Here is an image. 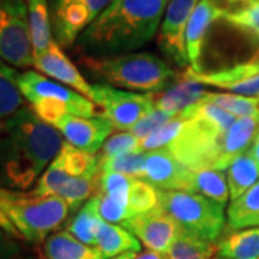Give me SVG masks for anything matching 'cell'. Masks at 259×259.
<instances>
[{"instance_id":"cell-43","label":"cell","mask_w":259,"mask_h":259,"mask_svg":"<svg viewBox=\"0 0 259 259\" xmlns=\"http://www.w3.org/2000/svg\"><path fill=\"white\" fill-rule=\"evenodd\" d=\"M0 231H3L5 233H8L10 235L12 238H20L19 236L18 231L15 229V226H13V223L10 222V219L8 218V214L6 212L3 210V207H2V204H0Z\"/></svg>"},{"instance_id":"cell-12","label":"cell","mask_w":259,"mask_h":259,"mask_svg":"<svg viewBox=\"0 0 259 259\" xmlns=\"http://www.w3.org/2000/svg\"><path fill=\"white\" fill-rule=\"evenodd\" d=\"M124 229L131 232L147 249L166 253L171 243L183 233L177 222L166 212L140 214L121 223Z\"/></svg>"},{"instance_id":"cell-34","label":"cell","mask_w":259,"mask_h":259,"mask_svg":"<svg viewBox=\"0 0 259 259\" xmlns=\"http://www.w3.org/2000/svg\"><path fill=\"white\" fill-rule=\"evenodd\" d=\"M144 166H146V153L134 151V153H128L120 157L100 163V173L112 171V173H120L124 176L134 177V179H143Z\"/></svg>"},{"instance_id":"cell-38","label":"cell","mask_w":259,"mask_h":259,"mask_svg":"<svg viewBox=\"0 0 259 259\" xmlns=\"http://www.w3.org/2000/svg\"><path fill=\"white\" fill-rule=\"evenodd\" d=\"M140 151V140L134 137L131 133H118L104 143V146L100 150L98 156V164L104 163L107 160L120 157L128 153Z\"/></svg>"},{"instance_id":"cell-10","label":"cell","mask_w":259,"mask_h":259,"mask_svg":"<svg viewBox=\"0 0 259 259\" xmlns=\"http://www.w3.org/2000/svg\"><path fill=\"white\" fill-rule=\"evenodd\" d=\"M93 91V101L104 110L102 115L111 121L114 128L130 131L154 108V98L151 94L122 91L105 83H95Z\"/></svg>"},{"instance_id":"cell-1","label":"cell","mask_w":259,"mask_h":259,"mask_svg":"<svg viewBox=\"0 0 259 259\" xmlns=\"http://www.w3.org/2000/svg\"><path fill=\"white\" fill-rule=\"evenodd\" d=\"M58 130L30 107L0 121V186L26 192L44 175L64 144Z\"/></svg>"},{"instance_id":"cell-40","label":"cell","mask_w":259,"mask_h":259,"mask_svg":"<svg viewBox=\"0 0 259 259\" xmlns=\"http://www.w3.org/2000/svg\"><path fill=\"white\" fill-rule=\"evenodd\" d=\"M95 199H97V209H98V214L101 216L102 221L110 223H118L125 222L127 219H131L128 207H125L124 204L120 203L118 200H115L111 196L100 193H95Z\"/></svg>"},{"instance_id":"cell-20","label":"cell","mask_w":259,"mask_h":259,"mask_svg":"<svg viewBox=\"0 0 259 259\" xmlns=\"http://www.w3.org/2000/svg\"><path fill=\"white\" fill-rule=\"evenodd\" d=\"M259 131V118L242 117L228 130L223 141V154L221 170H228L232 161L242 154L248 153Z\"/></svg>"},{"instance_id":"cell-2","label":"cell","mask_w":259,"mask_h":259,"mask_svg":"<svg viewBox=\"0 0 259 259\" xmlns=\"http://www.w3.org/2000/svg\"><path fill=\"white\" fill-rule=\"evenodd\" d=\"M170 0H112L78 39L87 56L136 52L157 35Z\"/></svg>"},{"instance_id":"cell-41","label":"cell","mask_w":259,"mask_h":259,"mask_svg":"<svg viewBox=\"0 0 259 259\" xmlns=\"http://www.w3.org/2000/svg\"><path fill=\"white\" fill-rule=\"evenodd\" d=\"M175 117V114L171 112H167L164 110H160L157 107H154L150 112H147L141 120L130 130V133L137 137V139L141 141L143 139H146L147 136H150L153 131H156L157 128H160L161 125H164L166 122L171 121Z\"/></svg>"},{"instance_id":"cell-35","label":"cell","mask_w":259,"mask_h":259,"mask_svg":"<svg viewBox=\"0 0 259 259\" xmlns=\"http://www.w3.org/2000/svg\"><path fill=\"white\" fill-rule=\"evenodd\" d=\"M185 118H182L180 115L175 117L171 121L166 122L164 125H161L160 128L153 131L150 136L140 141V151H154L160 148H166L168 144H171L177 136L180 134V131L185 127Z\"/></svg>"},{"instance_id":"cell-33","label":"cell","mask_w":259,"mask_h":259,"mask_svg":"<svg viewBox=\"0 0 259 259\" xmlns=\"http://www.w3.org/2000/svg\"><path fill=\"white\" fill-rule=\"evenodd\" d=\"M200 101L210 102L223 108L225 111L231 112L235 117H256L259 118V98L242 97L235 94H216L209 93Z\"/></svg>"},{"instance_id":"cell-11","label":"cell","mask_w":259,"mask_h":259,"mask_svg":"<svg viewBox=\"0 0 259 259\" xmlns=\"http://www.w3.org/2000/svg\"><path fill=\"white\" fill-rule=\"evenodd\" d=\"M199 2L200 0H170L158 28V48L180 68H187L189 65L186 30L190 16Z\"/></svg>"},{"instance_id":"cell-6","label":"cell","mask_w":259,"mask_h":259,"mask_svg":"<svg viewBox=\"0 0 259 259\" xmlns=\"http://www.w3.org/2000/svg\"><path fill=\"white\" fill-rule=\"evenodd\" d=\"M160 207L186 235L204 242H219L226 222L222 204L190 192L160 190Z\"/></svg>"},{"instance_id":"cell-28","label":"cell","mask_w":259,"mask_h":259,"mask_svg":"<svg viewBox=\"0 0 259 259\" xmlns=\"http://www.w3.org/2000/svg\"><path fill=\"white\" fill-rule=\"evenodd\" d=\"M19 72L0 58V121L23 107L25 98L18 87Z\"/></svg>"},{"instance_id":"cell-37","label":"cell","mask_w":259,"mask_h":259,"mask_svg":"<svg viewBox=\"0 0 259 259\" xmlns=\"http://www.w3.org/2000/svg\"><path fill=\"white\" fill-rule=\"evenodd\" d=\"M223 19L242 32L259 40V0H253L243 8L229 12L223 16Z\"/></svg>"},{"instance_id":"cell-19","label":"cell","mask_w":259,"mask_h":259,"mask_svg":"<svg viewBox=\"0 0 259 259\" xmlns=\"http://www.w3.org/2000/svg\"><path fill=\"white\" fill-rule=\"evenodd\" d=\"M95 248L102 259H111L125 252H141V242L121 225L100 221Z\"/></svg>"},{"instance_id":"cell-31","label":"cell","mask_w":259,"mask_h":259,"mask_svg":"<svg viewBox=\"0 0 259 259\" xmlns=\"http://www.w3.org/2000/svg\"><path fill=\"white\" fill-rule=\"evenodd\" d=\"M128 210L131 218L161 210L160 190L143 179H134L128 194Z\"/></svg>"},{"instance_id":"cell-13","label":"cell","mask_w":259,"mask_h":259,"mask_svg":"<svg viewBox=\"0 0 259 259\" xmlns=\"http://www.w3.org/2000/svg\"><path fill=\"white\" fill-rule=\"evenodd\" d=\"M185 75L202 85L222 88L242 97L259 98V58L213 72H196L189 68Z\"/></svg>"},{"instance_id":"cell-23","label":"cell","mask_w":259,"mask_h":259,"mask_svg":"<svg viewBox=\"0 0 259 259\" xmlns=\"http://www.w3.org/2000/svg\"><path fill=\"white\" fill-rule=\"evenodd\" d=\"M218 255L223 259H259V226L222 238L218 242Z\"/></svg>"},{"instance_id":"cell-18","label":"cell","mask_w":259,"mask_h":259,"mask_svg":"<svg viewBox=\"0 0 259 259\" xmlns=\"http://www.w3.org/2000/svg\"><path fill=\"white\" fill-rule=\"evenodd\" d=\"M209 94L203 85L186 76L185 72L179 76L176 82L167 90L157 94H151L154 98V107L167 112L179 115L194 104L203 100Z\"/></svg>"},{"instance_id":"cell-25","label":"cell","mask_w":259,"mask_h":259,"mask_svg":"<svg viewBox=\"0 0 259 259\" xmlns=\"http://www.w3.org/2000/svg\"><path fill=\"white\" fill-rule=\"evenodd\" d=\"M226 180L232 202L246 193L259 182V164L249 151L236 157L226 170Z\"/></svg>"},{"instance_id":"cell-42","label":"cell","mask_w":259,"mask_h":259,"mask_svg":"<svg viewBox=\"0 0 259 259\" xmlns=\"http://www.w3.org/2000/svg\"><path fill=\"white\" fill-rule=\"evenodd\" d=\"M20 252L19 245L10 235L0 231V259H15Z\"/></svg>"},{"instance_id":"cell-21","label":"cell","mask_w":259,"mask_h":259,"mask_svg":"<svg viewBox=\"0 0 259 259\" xmlns=\"http://www.w3.org/2000/svg\"><path fill=\"white\" fill-rule=\"evenodd\" d=\"M47 259H102L97 248L88 246L66 231L52 233L44 242Z\"/></svg>"},{"instance_id":"cell-3","label":"cell","mask_w":259,"mask_h":259,"mask_svg":"<svg viewBox=\"0 0 259 259\" xmlns=\"http://www.w3.org/2000/svg\"><path fill=\"white\" fill-rule=\"evenodd\" d=\"M83 69L100 83L130 91L157 94L179 79L168 65L150 52H128L111 56H83Z\"/></svg>"},{"instance_id":"cell-29","label":"cell","mask_w":259,"mask_h":259,"mask_svg":"<svg viewBox=\"0 0 259 259\" xmlns=\"http://www.w3.org/2000/svg\"><path fill=\"white\" fill-rule=\"evenodd\" d=\"M192 193L200 194L216 203L226 206L229 199V187L225 171L199 170L192 175Z\"/></svg>"},{"instance_id":"cell-27","label":"cell","mask_w":259,"mask_h":259,"mask_svg":"<svg viewBox=\"0 0 259 259\" xmlns=\"http://www.w3.org/2000/svg\"><path fill=\"white\" fill-rule=\"evenodd\" d=\"M101 216L98 214L97 209V199L95 194L83 204L82 207L75 213V216L66 225V232L71 233L74 238L82 242L88 246L95 248L97 242V229Z\"/></svg>"},{"instance_id":"cell-24","label":"cell","mask_w":259,"mask_h":259,"mask_svg":"<svg viewBox=\"0 0 259 259\" xmlns=\"http://www.w3.org/2000/svg\"><path fill=\"white\" fill-rule=\"evenodd\" d=\"M226 223L232 232L259 226V182L231 202L226 212Z\"/></svg>"},{"instance_id":"cell-22","label":"cell","mask_w":259,"mask_h":259,"mask_svg":"<svg viewBox=\"0 0 259 259\" xmlns=\"http://www.w3.org/2000/svg\"><path fill=\"white\" fill-rule=\"evenodd\" d=\"M25 3L28 9L33 55H39L54 42L49 0H25Z\"/></svg>"},{"instance_id":"cell-4","label":"cell","mask_w":259,"mask_h":259,"mask_svg":"<svg viewBox=\"0 0 259 259\" xmlns=\"http://www.w3.org/2000/svg\"><path fill=\"white\" fill-rule=\"evenodd\" d=\"M0 204L19 236L30 243H44L71 213L59 196H36L2 186Z\"/></svg>"},{"instance_id":"cell-15","label":"cell","mask_w":259,"mask_h":259,"mask_svg":"<svg viewBox=\"0 0 259 259\" xmlns=\"http://www.w3.org/2000/svg\"><path fill=\"white\" fill-rule=\"evenodd\" d=\"M66 143L83 151L97 154L108 140L114 125L104 115L76 117L66 115L55 125Z\"/></svg>"},{"instance_id":"cell-46","label":"cell","mask_w":259,"mask_h":259,"mask_svg":"<svg viewBox=\"0 0 259 259\" xmlns=\"http://www.w3.org/2000/svg\"><path fill=\"white\" fill-rule=\"evenodd\" d=\"M137 255V252H125V253H121L118 256H114L111 259H134Z\"/></svg>"},{"instance_id":"cell-30","label":"cell","mask_w":259,"mask_h":259,"mask_svg":"<svg viewBox=\"0 0 259 259\" xmlns=\"http://www.w3.org/2000/svg\"><path fill=\"white\" fill-rule=\"evenodd\" d=\"M95 189H98V175L85 177L71 176L58 190L56 196H59L68 204L71 213H75L97 193Z\"/></svg>"},{"instance_id":"cell-47","label":"cell","mask_w":259,"mask_h":259,"mask_svg":"<svg viewBox=\"0 0 259 259\" xmlns=\"http://www.w3.org/2000/svg\"><path fill=\"white\" fill-rule=\"evenodd\" d=\"M15 259H32V258H26V256H16Z\"/></svg>"},{"instance_id":"cell-9","label":"cell","mask_w":259,"mask_h":259,"mask_svg":"<svg viewBox=\"0 0 259 259\" xmlns=\"http://www.w3.org/2000/svg\"><path fill=\"white\" fill-rule=\"evenodd\" d=\"M112 0H49L52 35L62 48H69Z\"/></svg>"},{"instance_id":"cell-7","label":"cell","mask_w":259,"mask_h":259,"mask_svg":"<svg viewBox=\"0 0 259 259\" xmlns=\"http://www.w3.org/2000/svg\"><path fill=\"white\" fill-rule=\"evenodd\" d=\"M225 134L209 121L194 117L186 120L185 127L167 150L192 171L221 170Z\"/></svg>"},{"instance_id":"cell-14","label":"cell","mask_w":259,"mask_h":259,"mask_svg":"<svg viewBox=\"0 0 259 259\" xmlns=\"http://www.w3.org/2000/svg\"><path fill=\"white\" fill-rule=\"evenodd\" d=\"M193 171L185 167L167 150L160 148L146 153L143 180L166 192H190Z\"/></svg>"},{"instance_id":"cell-48","label":"cell","mask_w":259,"mask_h":259,"mask_svg":"<svg viewBox=\"0 0 259 259\" xmlns=\"http://www.w3.org/2000/svg\"><path fill=\"white\" fill-rule=\"evenodd\" d=\"M213 259H223V258H219V256H218V258H213Z\"/></svg>"},{"instance_id":"cell-45","label":"cell","mask_w":259,"mask_h":259,"mask_svg":"<svg viewBox=\"0 0 259 259\" xmlns=\"http://www.w3.org/2000/svg\"><path fill=\"white\" fill-rule=\"evenodd\" d=\"M249 153L253 156V158L256 160V163L259 164V131L255 140H253V143H252V147L249 148Z\"/></svg>"},{"instance_id":"cell-17","label":"cell","mask_w":259,"mask_h":259,"mask_svg":"<svg viewBox=\"0 0 259 259\" xmlns=\"http://www.w3.org/2000/svg\"><path fill=\"white\" fill-rule=\"evenodd\" d=\"M228 10L222 6V0H200L190 16L186 30V49L190 69L202 72V51L209 28L216 20L223 19Z\"/></svg>"},{"instance_id":"cell-44","label":"cell","mask_w":259,"mask_h":259,"mask_svg":"<svg viewBox=\"0 0 259 259\" xmlns=\"http://www.w3.org/2000/svg\"><path fill=\"white\" fill-rule=\"evenodd\" d=\"M134 259H167L164 253H160V252H154V250H143L136 255Z\"/></svg>"},{"instance_id":"cell-32","label":"cell","mask_w":259,"mask_h":259,"mask_svg":"<svg viewBox=\"0 0 259 259\" xmlns=\"http://www.w3.org/2000/svg\"><path fill=\"white\" fill-rule=\"evenodd\" d=\"M214 253H218V243L200 241L182 233L164 255L167 259H212Z\"/></svg>"},{"instance_id":"cell-5","label":"cell","mask_w":259,"mask_h":259,"mask_svg":"<svg viewBox=\"0 0 259 259\" xmlns=\"http://www.w3.org/2000/svg\"><path fill=\"white\" fill-rule=\"evenodd\" d=\"M18 87L32 111L54 127L66 115L94 117L95 114L91 100L36 71L19 72Z\"/></svg>"},{"instance_id":"cell-16","label":"cell","mask_w":259,"mask_h":259,"mask_svg":"<svg viewBox=\"0 0 259 259\" xmlns=\"http://www.w3.org/2000/svg\"><path fill=\"white\" fill-rule=\"evenodd\" d=\"M33 66L48 78L72 88L91 101L94 100L93 85L88 83L79 69L65 55L64 49L55 39L45 52L33 55Z\"/></svg>"},{"instance_id":"cell-36","label":"cell","mask_w":259,"mask_h":259,"mask_svg":"<svg viewBox=\"0 0 259 259\" xmlns=\"http://www.w3.org/2000/svg\"><path fill=\"white\" fill-rule=\"evenodd\" d=\"M134 177L124 176L112 171H101L98 175V189L97 192L111 196L125 207H128V194ZM131 214V213H130Z\"/></svg>"},{"instance_id":"cell-8","label":"cell","mask_w":259,"mask_h":259,"mask_svg":"<svg viewBox=\"0 0 259 259\" xmlns=\"http://www.w3.org/2000/svg\"><path fill=\"white\" fill-rule=\"evenodd\" d=\"M0 58L16 68L33 66L25 0H0Z\"/></svg>"},{"instance_id":"cell-39","label":"cell","mask_w":259,"mask_h":259,"mask_svg":"<svg viewBox=\"0 0 259 259\" xmlns=\"http://www.w3.org/2000/svg\"><path fill=\"white\" fill-rule=\"evenodd\" d=\"M69 175L62 167H59L55 161H52L44 175L37 180L36 187L32 190V193L36 196H56L58 190L62 187L65 182L69 179Z\"/></svg>"},{"instance_id":"cell-26","label":"cell","mask_w":259,"mask_h":259,"mask_svg":"<svg viewBox=\"0 0 259 259\" xmlns=\"http://www.w3.org/2000/svg\"><path fill=\"white\" fill-rule=\"evenodd\" d=\"M54 161L72 177L100 175L98 156L88 153V151H83L81 148L74 147L66 141H64V144L59 150V153L56 154V157L54 158Z\"/></svg>"}]
</instances>
